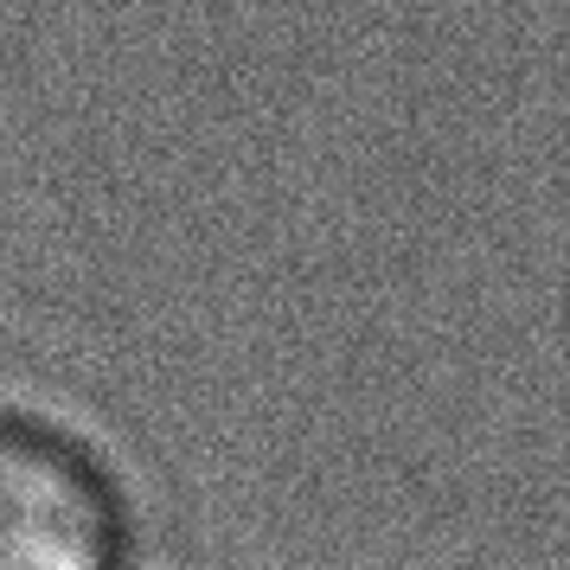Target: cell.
Masks as SVG:
<instances>
[{"mask_svg": "<svg viewBox=\"0 0 570 570\" xmlns=\"http://www.w3.org/2000/svg\"><path fill=\"white\" fill-rule=\"evenodd\" d=\"M0 570H135V513L104 449L13 404H0Z\"/></svg>", "mask_w": 570, "mask_h": 570, "instance_id": "obj_1", "label": "cell"}]
</instances>
